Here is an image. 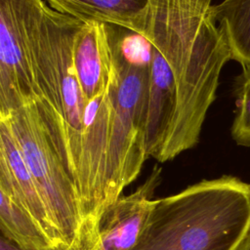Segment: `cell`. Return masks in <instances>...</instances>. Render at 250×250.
Instances as JSON below:
<instances>
[{"label":"cell","mask_w":250,"mask_h":250,"mask_svg":"<svg viewBox=\"0 0 250 250\" xmlns=\"http://www.w3.org/2000/svg\"><path fill=\"white\" fill-rule=\"evenodd\" d=\"M73 64L86 101L104 92L109 84L113 60L107 24L87 21L73 42Z\"/></svg>","instance_id":"9c48e42d"},{"label":"cell","mask_w":250,"mask_h":250,"mask_svg":"<svg viewBox=\"0 0 250 250\" xmlns=\"http://www.w3.org/2000/svg\"><path fill=\"white\" fill-rule=\"evenodd\" d=\"M212 6V0H148L146 152L158 162L173 160L198 144L221 71L231 60Z\"/></svg>","instance_id":"6da1fadb"},{"label":"cell","mask_w":250,"mask_h":250,"mask_svg":"<svg viewBox=\"0 0 250 250\" xmlns=\"http://www.w3.org/2000/svg\"><path fill=\"white\" fill-rule=\"evenodd\" d=\"M53 10L83 22L97 21L145 36L148 0H47Z\"/></svg>","instance_id":"30bf717a"},{"label":"cell","mask_w":250,"mask_h":250,"mask_svg":"<svg viewBox=\"0 0 250 250\" xmlns=\"http://www.w3.org/2000/svg\"><path fill=\"white\" fill-rule=\"evenodd\" d=\"M235 250H250V226Z\"/></svg>","instance_id":"5bb4252c"},{"label":"cell","mask_w":250,"mask_h":250,"mask_svg":"<svg viewBox=\"0 0 250 250\" xmlns=\"http://www.w3.org/2000/svg\"><path fill=\"white\" fill-rule=\"evenodd\" d=\"M8 122L35 182L61 250H74L79 212L72 180L58 151L37 101L12 112Z\"/></svg>","instance_id":"5b68a950"},{"label":"cell","mask_w":250,"mask_h":250,"mask_svg":"<svg viewBox=\"0 0 250 250\" xmlns=\"http://www.w3.org/2000/svg\"><path fill=\"white\" fill-rule=\"evenodd\" d=\"M212 15L227 41L231 60L250 67V0H224L212 6Z\"/></svg>","instance_id":"7c38bea8"},{"label":"cell","mask_w":250,"mask_h":250,"mask_svg":"<svg viewBox=\"0 0 250 250\" xmlns=\"http://www.w3.org/2000/svg\"><path fill=\"white\" fill-rule=\"evenodd\" d=\"M0 186L33 217L57 250H61L58 235L48 217L35 182L25 163L8 122L0 119Z\"/></svg>","instance_id":"ba28073f"},{"label":"cell","mask_w":250,"mask_h":250,"mask_svg":"<svg viewBox=\"0 0 250 250\" xmlns=\"http://www.w3.org/2000/svg\"><path fill=\"white\" fill-rule=\"evenodd\" d=\"M162 181V168L155 165L148 177L133 192L121 195L104 213L93 250H132L146 229Z\"/></svg>","instance_id":"52a82bcc"},{"label":"cell","mask_w":250,"mask_h":250,"mask_svg":"<svg viewBox=\"0 0 250 250\" xmlns=\"http://www.w3.org/2000/svg\"><path fill=\"white\" fill-rule=\"evenodd\" d=\"M250 226V184L224 175L158 198L132 250H235Z\"/></svg>","instance_id":"7a4b0ae2"},{"label":"cell","mask_w":250,"mask_h":250,"mask_svg":"<svg viewBox=\"0 0 250 250\" xmlns=\"http://www.w3.org/2000/svg\"><path fill=\"white\" fill-rule=\"evenodd\" d=\"M236 114L231 126V137L238 146H250V67L242 66L234 89Z\"/></svg>","instance_id":"4fadbf2b"},{"label":"cell","mask_w":250,"mask_h":250,"mask_svg":"<svg viewBox=\"0 0 250 250\" xmlns=\"http://www.w3.org/2000/svg\"><path fill=\"white\" fill-rule=\"evenodd\" d=\"M117 90L109 135V169L120 197L140 175L146 152L150 88V44L126 28L107 25Z\"/></svg>","instance_id":"277c9868"},{"label":"cell","mask_w":250,"mask_h":250,"mask_svg":"<svg viewBox=\"0 0 250 250\" xmlns=\"http://www.w3.org/2000/svg\"><path fill=\"white\" fill-rule=\"evenodd\" d=\"M43 0H0V118L40 100L31 41Z\"/></svg>","instance_id":"8992f818"},{"label":"cell","mask_w":250,"mask_h":250,"mask_svg":"<svg viewBox=\"0 0 250 250\" xmlns=\"http://www.w3.org/2000/svg\"><path fill=\"white\" fill-rule=\"evenodd\" d=\"M0 229L2 236L22 250H57L29 212L1 186Z\"/></svg>","instance_id":"8fae6325"},{"label":"cell","mask_w":250,"mask_h":250,"mask_svg":"<svg viewBox=\"0 0 250 250\" xmlns=\"http://www.w3.org/2000/svg\"><path fill=\"white\" fill-rule=\"evenodd\" d=\"M83 21L53 10L46 3L31 41L40 100L37 101L51 135L72 180L83 154L87 104L73 64V42Z\"/></svg>","instance_id":"3957f363"},{"label":"cell","mask_w":250,"mask_h":250,"mask_svg":"<svg viewBox=\"0 0 250 250\" xmlns=\"http://www.w3.org/2000/svg\"><path fill=\"white\" fill-rule=\"evenodd\" d=\"M0 250H22L17 245L12 243L10 240L1 235L0 237Z\"/></svg>","instance_id":"9a60e30c"}]
</instances>
